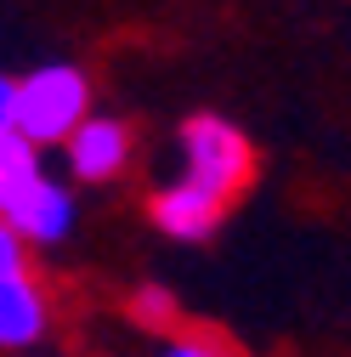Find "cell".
I'll return each instance as SVG.
<instances>
[{
	"mask_svg": "<svg viewBox=\"0 0 351 357\" xmlns=\"http://www.w3.org/2000/svg\"><path fill=\"white\" fill-rule=\"evenodd\" d=\"M91 119V79L74 63H40L17 79V130L34 148L68 142Z\"/></svg>",
	"mask_w": 351,
	"mask_h": 357,
	"instance_id": "obj_1",
	"label": "cell"
},
{
	"mask_svg": "<svg viewBox=\"0 0 351 357\" xmlns=\"http://www.w3.org/2000/svg\"><path fill=\"white\" fill-rule=\"evenodd\" d=\"M182 176L233 204L249 188V176H255V148H249V137L233 119L193 114V119H182Z\"/></svg>",
	"mask_w": 351,
	"mask_h": 357,
	"instance_id": "obj_2",
	"label": "cell"
},
{
	"mask_svg": "<svg viewBox=\"0 0 351 357\" xmlns=\"http://www.w3.org/2000/svg\"><path fill=\"white\" fill-rule=\"evenodd\" d=\"M52 329V301L46 284H40L29 244L0 221V351H23L40 346Z\"/></svg>",
	"mask_w": 351,
	"mask_h": 357,
	"instance_id": "obj_3",
	"label": "cell"
},
{
	"mask_svg": "<svg viewBox=\"0 0 351 357\" xmlns=\"http://www.w3.org/2000/svg\"><path fill=\"white\" fill-rule=\"evenodd\" d=\"M221 221H227V199L187 182V176H176V182H164L153 193V227L164 238H176V244H198V238H210L221 227Z\"/></svg>",
	"mask_w": 351,
	"mask_h": 357,
	"instance_id": "obj_4",
	"label": "cell"
},
{
	"mask_svg": "<svg viewBox=\"0 0 351 357\" xmlns=\"http://www.w3.org/2000/svg\"><path fill=\"white\" fill-rule=\"evenodd\" d=\"M63 148H68L74 182H114V176H125V165H130V125L108 119V114H91Z\"/></svg>",
	"mask_w": 351,
	"mask_h": 357,
	"instance_id": "obj_5",
	"label": "cell"
},
{
	"mask_svg": "<svg viewBox=\"0 0 351 357\" xmlns=\"http://www.w3.org/2000/svg\"><path fill=\"white\" fill-rule=\"evenodd\" d=\"M6 227L23 238V244H40V250H52V244H63L68 233H74V193L63 188V182H40L12 215H6Z\"/></svg>",
	"mask_w": 351,
	"mask_h": 357,
	"instance_id": "obj_6",
	"label": "cell"
},
{
	"mask_svg": "<svg viewBox=\"0 0 351 357\" xmlns=\"http://www.w3.org/2000/svg\"><path fill=\"white\" fill-rule=\"evenodd\" d=\"M40 182H46V170H40V148L23 137V130H6V137H0V221H6Z\"/></svg>",
	"mask_w": 351,
	"mask_h": 357,
	"instance_id": "obj_7",
	"label": "cell"
},
{
	"mask_svg": "<svg viewBox=\"0 0 351 357\" xmlns=\"http://www.w3.org/2000/svg\"><path fill=\"white\" fill-rule=\"evenodd\" d=\"M130 312H136V324H148V329H170L176 324L170 289H136V295H130Z\"/></svg>",
	"mask_w": 351,
	"mask_h": 357,
	"instance_id": "obj_8",
	"label": "cell"
},
{
	"mask_svg": "<svg viewBox=\"0 0 351 357\" xmlns=\"http://www.w3.org/2000/svg\"><path fill=\"white\" fill-rule=\"evenodd\" d=\"M153 357H233L221 340H210V335H164Z\"/></svg>",
	"mask_w": 351,
	"mask_h": 357,
	"instance_id": "obj_9",
	"label": "cell"
}]
</instances>
